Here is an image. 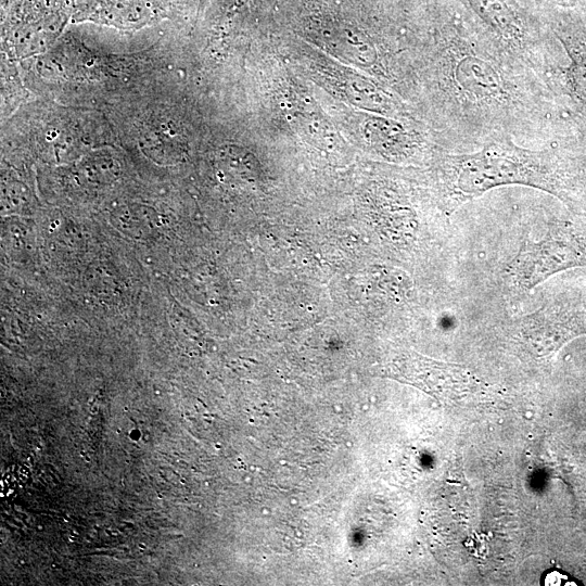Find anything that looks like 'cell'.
<instances>
[{
    "label": "cell",
    "instance_id": "cell-3",
    "mask_svg": "<svg viewBox=\"0 0 586 586\" xmlns=\"http://www.w3.org/2000/svg\"><path fill=\"white\" fill-rule=\"evenodd\" d=\"M459 1L471 13L474 20L472 25L499 52L548 82L550 71L558 64L551 60L543 27L518 0Z\"/></svg>",
    "mask_w": 586,
    "mask_h": 586
},
{
    "label": "cell",
    "instance_id": "cell-6",
    "mask_svg": "<svg viewBox=\"0 0 586 586\" xmlns=\"http://www.w3.org/2000/svg\"><path fill=\"white\" fill-rule=\"evenodd\" d=\"M362 131L366 141L387 157L408 158L425 146L421 132L392 118L371 117Z\"/></svg>",
    "mask_w": 586,
    "mask_h": 586
},
{
    "label": "cell",
    "instance_id": "cell-5",
    "mask_svg": "<svg viewBox=\"0 0 586 586\" xmlns=\"http://www.w3.org/2000/svg\"><path fill=\"white\" fill-rule=\"evenodd\" d=\"M586 266V252L573 235L551 231L539 242L525 241L509 267L511 282L531 289L560 270Z\"/></svg>",
    "mask_w": 586,
    "mask_h": 586
},
{
    "label": "cell",
    "instance_id": "cell-2",
    "mask_svg": "<svg viewBox=\"0 0 586 586\" xmlns=\"http://www.w3.org/2000/svg\"><path fill=\"white\" fill-rule=\"evenodd\" d=\"M441 193L448 208L500 186L523 184L560 196L562 173L552 151L532 150L512 139L488 142L468 153H438Z\"/></svg>",
    "mask_w": 586,
    "mask_h": 586
},
{
    "label": "cell",
    "instance_id": "cell-8",
    "mask_svg": "<svg viewBox=\"0 0 586 586\" xmlns=\"http://www.w3.org/2000/svg\"><path fill=\"white\" fill-rule=\"evenodd\" d=\"M550 1H553L563 5H568V4L573 5L574 3L581 2L583 0H550Z\"/></svg>",
    "mask_w": 586,
    "mask_h": 586
},
{
    "label": "cell",
    "instance_id": "cell-1",
    "mask_svg": "<svg viewBox=\"0 0 586 586\" xmlns=\"http://www.w3.org/2000/svg\"><path fill=\"white\" fill-rule=\"evenodd\" d=\"M430 39L425 64L431 120L448 151L477 150L500 139L549 137L558 110L543 77L499 52L457 16H448Z\"/></svg>",
    "mask_w": 586,
    "mask_h": 586
},
{
    "label": "cell",
    "instance_id": "cell-7",
    "mask_svg": "<svg viewBox=\"0 0 586 586\" xmlns=\"http://www.w3.org/2000/svg\"><path fill=\"white\" fill-rule=\"evenodd\" d=\"M566 579L565 575H563L562 573L560 572H557V571H552V572H549L545 575V577L543 578V584L544 585H562L563 583Z\"/></svg>",
    "mask_w": 586,
    "mask_h": 586
},
{
    "label": "cell",
    "instance_id": "cell-4",
    "mask_svg": "<svg viewBox=\"0 0 586 586\" xmlns=\"http://www.w3.org/2000/svg\"><path fill=\"white\" fill-rule=\"evenodd\" d=\"M548 26L569 59L565 66L550 71L549 86L555 97L566 98L573 112L586 119V26L579 16L571 13L552 16Z\"/></svg>",
    "mask_w": 586,
    "mask_h": 586
}]
</instances>
